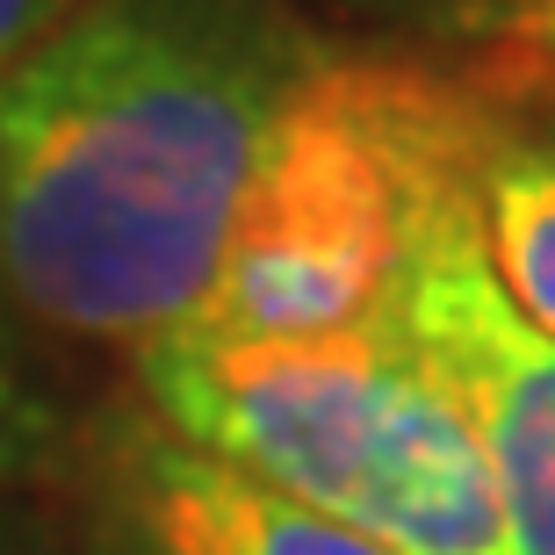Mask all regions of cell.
<instances>
[{"label":"cell","instance_id":"1","mask_svg":"<svg viewBox=\"0 0 555 555\" xmlns=\"http://www.w3.org/2000/svg\"><path fill=\"white\" fill-rule=\"evenodd\" d=\"M325 59L282 0H80L0 80L15 310L102 347L181 332Z\"/></svg>","mask_w":555,"mask_h":555},{"label":"cell","instance_id":"2","mask_svg":"<svg viewBox=\"0 0 555 555\" xmlns=\"http://www.w3.org/2000/svg\"><path fill=\"white\" fill-rule=\"evenodd\" d=\"M138 383L173 440L397 555H513L469 412L375 318L325 339L166 332Z\"/></svg>","mask_w":555,"mask_h":555},{"label":"cell","instance_id":"3","mask_svg":"<svg viewBox=\"0 0 555 555\" xmlns=\"http://www.w3.org/2000/svg\"><path fill=\"white\" fill-rule=\"evenodd\" d=\"M498 108L412 65L325 59L282 116L203 310L181 332L325 339L390 296L418 209L469 181Z\"/></svg>","mask_w":555,"mask_h":555},{"label":"cell","instance_id":"4","mask_svg":"<svg viewBox=\"0 0 555 555\" xmlns=\"http://www.w3.org/2000/svg\"><path fill=\"white\" fill-rule=\"evenodd\" d=\"M469 181L440 188L418 209L375 325L469 412L491 454L513 555H555V339L527 325L498 288L476 238Z\"/></svg>","mask_w":555,"mask_h":555},{"label":"cell","instance_id":"5","mask_svg":"<svg viewBox=\"0 0 555 555\" xmlns=\"http://www.w3.org/2000/svg\"><path fill=\"white\" fill-rule=\"evenodd\" d=\"M102 498L124 555H397L173 440L166 426H130L116 440Z\"/></svg>","mask_w":555,"mask_h":555},{"label":"cell","instance_id":"6","mask_svg":"<svg viewBox=\"0 0 555 555\" xmlns=\"http://www.w3.org/2000/svg\"><path fill=\"white\" fill-rule=\"evenodd\" d=\"M469 203L498 288L513 296L527 325L555 339V116H534V124L491 116Z\"/></svg>","mask_w":555,"mask_h":555},{"label":"cell","instance_id":"7","mask_svg":"<svg viewBox=\"0 0 555 555\" xmlns=\"http://www.w3.org/2000/svg\"><path fill=\"white\" fill-rule=\"evenodd\" d=\"M22 325L29 318L0 288V491L37 483L43 469H59V454H65V412L51 397V383H43Z\"/></svg>","mask_w":555,"mask_h":555},{"label":"cell","instance_id":"8","mask_svg":"<svg viewBox=\"0 0 555 555\" xmlns=\"http://www.w3.org/2000/svg\"><path fill=\"white\" fill-rule=\"evenodd\" d=\"M476 29H491L498 43H513L519 59H534L555 73V0H454Z\"/></svg>","mask_w":555,"mask_h":555},{"label":"cell","instance_id":"9","mask_svg":"<svg viewBox=\"0 0 555 555\" xmlns=\"http://www.w3.org/2000/svg\"><path fill=\"white\" fill-rule=\"evenodd\" d=\"M73 8H80V0H0V80H8Z\"/></svg>","mask_w":555,"mask_h":555},{"label":"cell","instance_id":"10","mask_svg":"<svg viewBox=\"0 0 555 555\" xmlns=\"http://www.w3.org/2000/svg\"><path fill=\"white\" fill-rule=\"evenodd\" d=\"M0 555H22V548H15V541H8V534H0Z\"/></svg>","mask_w":555,"mask_h":555}]
</instances>
